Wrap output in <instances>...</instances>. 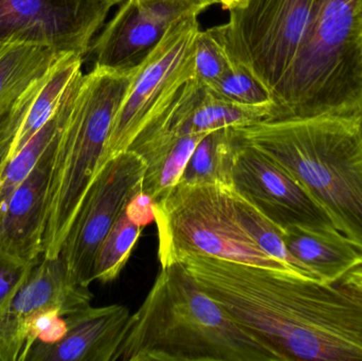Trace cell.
Segmentation results:
<instances>
[{
	"label": "cell",
	"mask_w": 362,
	"mask_h": 361,
	"mask_svg": "<svg viewBox=\"0 0 362 361\" xmlns=\"http://www.w3.org/2000/svg\"><path fill=\"white\" fill-rule=\"evenodd\" d=\"M180 263L282 361L362 360V307L335 284L198 254Z\"/></svg>",
	"instance_id": "1"
},
{
	"label": "cell",
	"mask_w": 362,
	"mask_h": 361,
	"mask_svg": "<svg viewBox=\"0 0 362 361\" xmlns=\"http://www.w3.org/2000/svg\"><path fill=\"white\" fill-rule=\"evenodd\" d=\"M118 360L282 361L208 296L180 263L161 267L129 318Z\"/></svg>",
	"instance_id": "2"
},
{
	"label": "cell",
	"mask_w": 362,
	"mask_h": 361,
	"mask_svg": "<svg viewBox=\"0 0 362 361\" xmlns=\"http://www.w3.org/2000/svg\"><path fill=\"white\" fill-rule=\"evenodd\" d=\"M231 129L238 143L291 174L362 252V114L276 119Z\"/></svg>",
	"instance_id": "3"
},
{
	"label": "cell",
	"mask_w": 362,
	"mask_h": 361,
	"mask_svg": "<svg viewBox=\"0 0 362 361\" xmlns=\"http://www.w3.org/2000/svg\"><path fill=\"white\" fill-rule=\"evenodd\" d=\"M276 119L362 114V0H314L305 36L274 95Z\"/></svg>",
	"instance_id": "4"
},
{
	"label": "cell",
	"mask_w": 362,
	"mask_h": 361,
	"mask_svg": "<svg viewBox=\"0 0 362 361\" xmlns=\"http://www.w3.org/2000/svg\"><path fill=\"white\" fill-rule=\"evenodd\" d=\"M136 69L119 71L95 66L83 76L53 153L46 201L45 258L61 254L101 169L112 122Z\"/></svg>",
	"instance_id": "5"
},
{
	"label": "cell",
	"mask_w": 362,
	"mask_h": 361,
	"mask_svg": "<svg viewBox=\"0 0 362 361\" xmlns=\"http://www.w3.org/2000/svg\"><path fill=\"white\" fill-rule=\"evenodd\" d=\"M154 214L161 267L198 254L295 273L265 254L247 232L231 187L180 182L155 203Z\"/></svg>",
	"instance_id": "6"
},
{
	"label": "cell",
	"mask_w": 362,
	"mask_h": 361,
	"mask_svg": "<svg viewBox=\"0 0 362 361\" xmlns=\"http://www.w3.org/2000/svg\"><path fill=\"white\" fill-rule=\"evenodd\" d=\"M198 15H189L174 23L138 66L112 122L101 169L129 150L140 131L165 112L181 88L194 78V46L200 31Z\"/></svg>",
	"instance_id": "7"
},
{
	"label": "cell",
	"mask_w": 362,
	"mask_h": 361,
	"mask_svg": "<svg viewBox=\"0 0 362 361\" xmlns=\"http://www.w3.org/2000/svg\"><path fill=\"white\" fill-rule=\"evenodd\" d=\"M314 0H246L223 23L228 48L272 97L305 36Z\"/></svg>",
	"instance_id": "8"
},
{
	"label": "cell",
	"mask_w": 362,
	"mask_h": 361,
	"mask_svg": "<svg viewBox=\"0 0 362 361\" xmlns=\"http://www.w3.org/2000/svg\"><path fill=\"white\" fill-rule=\"evenodd\" d=\"M144 174L146 162L131 150L98 172L59 254L74 283L86 288L93 283L100 247L129 201L141 191Z\"/></svg>",
	"instance_id": "9"
},
{
	"label": "cell",
	"mask_w": 362,
	"mask_h": 361,
	"mask_svg": "<svg viewBox=\"0 0 362 361\" xmlns=\"http://www.w3.org/2000/svg\"><path fill=\"white\" fill-rule=\"evenodd\" d=\"M91 300L89 288L70 279L61 256H42L0 316V361L27 360L42 318L66 317L90 307Z\"/></svg>",
	"instance_id": "10"
},
{
	"label": "cell",
	"mask_w": 362,
	"mask_h": 361,
	"mask_svg": "<svg viewBox=\"0 0 362 361\" xmlns=\"http://www.w3.org/2000/svg\"><path fill=\"white\" fill-rule=\"evenodd\" d=\"M114 6L108 0H0V44L27 42L84 57Z\"/></svg>",
	"instance_id": "11"
},
{
	"label": "cell",
	"mask_w": 362,
	"mask_h": 361,
	"mask_svg": "<svg viewBox=\"0 0 362 361\" xmlns=\"http://www.w3.org/2000/svg\"><path fill=\"white\" fill-rule=\"evenodd\" d=\"M232 188L282 231L300 227L339 232L331 216L291 174L255 148L236 141Z\"/></svg>",
	"instance_id": "12"
},
{
	"label": "cell",
	"mask_w": 362,
	"mask_h": 361,
	"mask_svg": "<svg viewBox=\"0 0 362 361\" xmlns=\"http://www.w3.org/2000/svg\"><path fill=\"white\" fill-rule=\"evenodd\" d=\"M206 8L191 0H125L91 44L95 66L119 71L138 67L174 23Z\"/></svg>",
	"instance_id": "13"
},
{
	"label": "cell",
	"mask_w": 362,
	"mask_h": 361,
	"mask_svg": "<svg viewBox=\"0 0 362 361\" xmlns=\"http://www.w3.org/2000/svg\"><path fill=\"white\" fill-rule=\"evenodd\" d=\"M276 112V104L246 106L219 99L192 78L167 110L140 131L132 146L163 136L208 134L217 129L272 120Z\"/></svg>",
	"instance_id": "14"
},
{
	"label": "cell",
	"mask_w": 362,
	"mask_h": 361,
	"mask_svg": "<svg viewBox=\"0 0 362 361\" xmlns=\"http://www.w3.org/2000/svg\"><path fill=\"white\" fill-rule=\"evenodd\" d=\"M59 134L0 211V251L21 262L36 263L44 254L47 193Z\"/></svg>",
	"instance_id": "15"
},
{
	"label": "cell",
	"mask_w": 362,
	"mask_h": 361,
	"mask_svg": "<svg viewBox=\"0 0 362 361\" xmlns=\"http://www.w3.org/2000/svg\"><path fill=\"white\" fill-rule=\"evenodd\" d=\"M65 318V336L54 343H34L25 361H115L131 312L121 304L90 305Z\"/></svg>",
	"instance_id": "16"
},
{
	"label": "cell",
	"mask_w": 362,
	"mask_h": 361,
	"mask_svg": "<svg viewBox=\"0 0 362 361\" xmlns=\"http://www.w3.org/2000/svg\"><path fill=\"white\" fill-rule=\"evenodd\" d=\"M282 239L293 259L317 280L335 284L362 264V252L340 232H318L291 227Z\"/></svg>",
	"instance_id": "17"
},
{
	"label": "cell",
	"mask_w": 362,
	"mask_h": 361,
	"mask_svg": "<svg viewBox=\"0 0 362 361\" xmlns=\"http://www.w3.org/2000/svg\"><path fill=\"white\" fill-rule=\"evenodd\" d=\"M206 135L163 136L129 148L146 162L141 191L154 203L180 184L189 157Z\"/></svg>",
	"instance_id": "18"
},
{
	"label": "cell",
	"mask_w": 362,
	"mask_h": 361,
	"mask_svg": "<svg viewBox=\"0 0 362 361\" xmlns=\"http://www.w3.org/2000/svg\"><path fill=\"white\" fill-rule=\"evenodd\" d=\"M63 54L27 42L0 44V114L12 106Z\"/></svg>",
	"instance_id": "19"
},
{
	"label": "cell",
	"mask_w": 362,
	"mask_h": 361,
	"mask_svg": "<svg viewBox=\"0 0 362 361\" xmlns=\"http://www.w3.org/2000/svg\"><path fill=\"white\" fill-rule=\"evenodd\" d=\"M83 63L84 57L74 53H67L61 55L53 64L21 125L15 142L13 157L59 110L70 86L83 74Z\"/></svg>",
	"instance_id": "20"
},
{
	"label": "cell",
	"mask_w": 362,
	"mask_h": 361,
	"mask_svg": "<svg viewBox=\"0 0 362 361\" xmlns=\"http://www.w3.org/2000/svg\"><path fill=\"white\" fill-rule=\"evenodd\" d=\"M83 76L84 73L81 74L70 86L59 110L51 117L50 120L25 143L6 165L0 179V211L6 207L13 193L29 175L40 157L59 135L74 105Z\"/></svg>",
	"instance_id": "21"
},
{
	"label": "cell",
	"mask_w": 362,
	"mask_h": 361,
	"mask_svg": "<svg viewBox=\"0 0 362 361\" xmlns=\"http://www.w3.org/2000/svg\"><path fill=\"white\" fill-rule=\"evenodd\" d=\"M231 129L211 131L200 140L180 182L232 187L235 141Z\"/></svg>",
	"instance_id": "22"
},
{
	"label": "cell",
	"mask_w": 362,
	"mask_h": 361,
	"mask_svg": "<svg viewBox=\"0 0 362 361\" xmlns=\"http://www.w3.org/2000/svg\"><path fill=\"white\" fill-rule=\"evenodd\" d=\"M231 194L240 223L249 235L255 239L257 246L268 256L279 262H282L296 273L316 279L301 263L298 262L289 254L283 242V231L274 223L270 222L251 201L236 192L232 187Z\"/></svg>",
	"instance_id": "23"
},
{
	"label": "cell",
	"mask_w": 362,
	"mask_h": 361,
	"mask_svg": "<svg viewBox=\"0 0 362 361\" xmlns=\"http://www.w3.org/2000/svg\"><path fill=\"white\" fill-rule=\"evenodd\" d=\"M142 229L123 212L100 247L93 268V281L110 283L118 279L137 245Z\"/></svg>",
	"instance_id": "24"
},
{
	"label": "cell",
	"mask_w": 362,
	"mask_h": 361,
	"mask_svg": "<svg viewBox=\"0 0 362 361\" xmlns=\"http://www.w3.org/2000/svg\"><path fill=\"white\" fill-rule=\"evenodd\" d=\"M238 61L226 42L223 25L200 30L194 46V78L208 87L229 71Z\"/></svg>",
	"instance_id": "25"
},
{
	"label": "cell",
	"mask_w": 362,
	"mask_h": 361,
	"mask_svg": "<svg viewBox=\"0 0 362 361\" xmlns=\"http://www.w3.org/2000/svg\"><path fill=\"white\" fill-rule=\"evenodd\" d=\"M206 88L219 99L238 105L276 104L272 93L261 81L240 63L235 64L229 71Z\"/></svg>",
	"instance_id": "26"
},
{
	"label": "cell",
	"mask_w": 362,
	"mask_h": 361,
	"mask_svg": "<svg viewBox=\"0 0 362 361\" xmlns=\"http://www.w3.org/2000/svg\"><path fill=\"white\" fill-rule=\"evenodd\" d=\"M49 72V71H48ZM47 72L36 81L12 106L0 114V179L14 153L15 142L25 116L46 80Z\"/></svg>",
	"instance_id": "27"
},
{
	"label": "cell",
	"mask_w": 362,
	"mask_h": 361,
	"mask_svg": "<svg viewBox=\"0 0 362 361\" xmlns=\"http://www.w3.org/2000/svg\"><path fill=\"white\" fill-rule=\"evenodd\" d=\"M35 263H25L0 251V316Z\"/></svg>",
	"instance_id": "28"
},
{
	"label": "cell",
	"mask_w": 362,
	"mask_h": 361,
	"mask_svg": "<svg viewBox=\"0 0 362 361\" xmlns=\"http://www.w3.org/2000/svg\"><path fill=\"white\" fill-rule=\"evenodd\" d=\"M154 205L153 199L140 191L127 203L125 213L134 224L144 228L155 222Z\"/></svg>",
	"instance_id": "29"
},
{
	"label": "cell",
	"mask_w": 362,
	"mask_h": 361,
	"mask_svg": "<svg viewBox=\"0 0 362 361\" xmlns=\"http://www.w3.org/2000/svg\"><path fill=\"white\" fill-rule=\"evenodd\" d=\"M335 285L362 307V264L346 273Z\"/></svg>",
	"instance_id": "30"
},
{
	"label": "cell",
	"mask_w": 362,
	"mask_h": 361,
	"mask_svg": "<svg viewBox=\"0 0 362 361\" xmlns=\"http://www.w3.org/2000/svg\"><path fill=\"white\" fill-rule=\"evenodd\" d=\"M245 1H246V0H223V6H221V8H225V10L230 11L231 8L244 4Z\"/></svg>",
	"instance_id": "31"
},
{
	"label": "cell",
	"mask_w": 362,
	"mask_h": 361,
	"mask_svg": "<svg viewBox=\"0 0 362 361\" xmlns=\"http://www.w3.org/2000/svg\"><path fill=\"white\" fill-rule=\"evenodd\" d=\"M206 6H213V4H221L223 6V0H202Z\"/></svg>",
	"instance_id": "32"
},
{
	"label": "cell",
	"mask_w": 362,
	"mask_h": 361,
	"mask_svg": "<svg viewBox=\"0 0 362 361\" xmlns=\"http://www.w3.org/2000/svg\"><path fill=\"white\" fill-rule=\"evenodd\" d=\"M191 1L195 2V4H200V6H206V8H209V6H206V4H204V2L202 1V0H191Z\"/></svg>",
	"instance_id": "33"
},
{
	"label": "cell",
	"mask_w": 362,
	"mask_h": 361,
	"mask_svg": "<svg viewBox=\"0 0 362 361\" xmlns=\"http://www.w3.org/2000/svg\"><path fill=\"white\" fill-rule=\"evenodd\" d=\"M108 1L112 2V4H114L115 6H117V4H121L123 1H125V0H108Z\"/></svg>",
	"instance_id": "34"
}]
</instances>
